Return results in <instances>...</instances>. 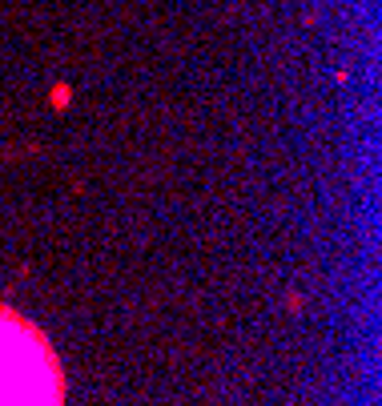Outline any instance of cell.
I'll use <instances>...</instances> for the list:
<instances>
[{
    "instance_id": "obj_1",
    "label": "cell",
    "mask_w": 382,
    "mask_h": 406,
    "mask_svg": "<svg viewBox=\"0 0 382 406\" xmlns=\"http://www.w3.org/2000/svg\"><path fill=\"white\" fill-rule=\"evenodd\" d=\"M0 406H65V374L49 338L0 302Z\"/></svg>"
}]
</instances>
